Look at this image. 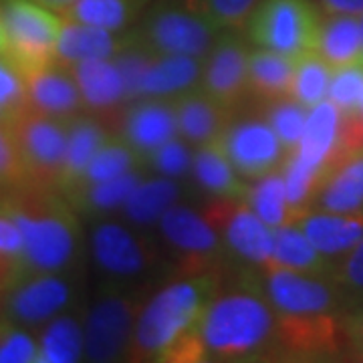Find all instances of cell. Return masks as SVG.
I'll return each instance as SVG.
<instances>
[{
  "label": "cell",
  "instance_id": "6da1fadb",
  "mask_svg": "<svg viewBox=\"0 0 363 363\" xmlns=\"http://www.w3.org/2000/svg\"><path fill=\"white\" fill-rule=\"evenodd\" d=\"M281 313L262 291L214 295L172 362H252L279 355Z\"/></svg>",
  "mask_w": 363,
  "mask_h": 363
},
{
  "label": "cell",
  "instance_id": "7a4b0ae2",
  "mask_svg": "<svg viewBox=\"0 0 363 363\" xmlns=\"http://www.w3.org/2000/svg\"><path fill=\"white\" fill-rule=\"evenodd\" d=\"M214 295V279L202 272L162 286L142 305L128 359L172 362L174 353L190 337Z\"/></svg>",
  "mask_w": 363,
  "mask_h": 363
},
{
  "label": "cell",
  "instance_id": "3957f363",
  "mask_svg": "<svg viewBox=\"0 0 363 363\" xmlns=\"http://www.w3.org/2000/svg\"><path fill=\"white\" fill-rule=\"evenodd\" d=\"M25 240L26 272H65L79 250V222L52 190L25 186L4 198Z\"/></svg>",
  "mask_w": 363,
  "mask_h": 363
},
{
  "label": "cell",
  "instance_id": "277c9868",
  "mask_svg": "<svg viewBox=\"0 0 363 363\" xmlns=\"http://www.w3.org/2000/svg\"><path fill=\"white\" fill-rule=\"evenodd\" d=\"M2 23L6 33L4 55L25 79L57 63V45L63 30V14L39 0H4Z\"/></svg>",
  "mask_w": 363,
  "mask_h": 363
},
{
  "label": "cell",
  "instance_id": "5b68a950",
  "mask_svg": "<svg viewBox=\"0 0 363 363\" xmlns=\"http://www.w3.org/2000/svg\"><path fill=\"white\" fill-rule=\"evenodd\" d=\"M321 21L311 0H260L247 21V33L259 49L298 59L317 49Z\"/></svg>",
  "mask_w": 363,
  "mask_h": 363
},
{
  "label": "cell",
  "instance_id": "8992f818",
  "mask_svg": "<svg viewBox=\"0 0 363 363\" xmlns=\"http://www.w3.org/2000/svg\"><path fill=\"white\" fill-rule=\"evenodd\" d=\"M25 160L28 186L59 190L65 168L69 123L26 107L11 123Z\"/></svg>",
  "mask_w": 363,
  "mask_h": 363
},
{
  "label": "cell",
  "instance_id": "52a82bcc",
  "mask_svg": "<svg viewBox=\"0 0 363 363\" xmlns=\"http://www.w3.org/2000/svg\"><path fill=\"white\" fill-rule=\"evenodd\" d=\"M220 26L196 4H162L150 14L138 39L150 51L204 59L220 37Z\"/></svg>",
  "mask_w": 363,
  "mask_h": 363
},
{
  "label": "cell",
  "instance_id": "ba28073f",
  "mask_svg": "<svg viewBox=\"0 0 363 363\" xmlns=\"http://www.w3.org/2000/svg\"><path fill=\"white\" fill-rule=\"evenodd\" d=\"M140 311V301L131 295L107 293L97 298L83 321V359L93 363H109L130 357L133 329Z\"/></svg>",
  "mask_w": 363,
  "mask_h": 363
},
{
  "label": "cell",
  "instance_id": "9c48e42d",
  "mask_svg": "<svg viewBox=\"0 0 363 363\" xmlns=\"http://www.w3.org/2000/svg\"><path fill=\"white\" fill-rule=\"evenodd\" d=\"M262 295L272 307L285 315H321L333 313L341 305L343 293L327 274H309L267 262Z\"/></svg>",
  "mask_w": 363,
  "mask_h": 363
},
{
  "label": "cell",
  "instance_id": "30bf717a",
  "mask_svg": "<svg viewBox=\"0 0 363 363\" xmlns=\"http://www.w3.org/2000/svg\"><path fill=\"white\" fill-rule=\"evenodd\" d=\"M63 272H25L4 291V319L23 327H40L65 313L73 286Z\"/></svg>",
  "mask_w": 363,
  "mask_h": 363
},
{
  "label": "cell",
  "instance_id": "8fae6325",
  "mask_svg": "<svg viewBox=\"0 0 363 363\" xmlns=\"http://www.w3.org/2000/svg\"><path fill=\"white\" fill-rule=\"evenodd\" d=\"M206 216L220 233L224 245L238 259L259 267L271 262L274 247L272 228L250 208L247 200L218 198L208 208Z\"/></svg>",
  "mask_w": 363,
  "mask_h": 363
},
{
  "label": "cell",
  "instance_id": "7c38bea8",
  "mask_svg": "<svg viewBox=\"0 0 363 363\" xmlns=\"http://www.w3.org/2000/svg\"><path fill=\"white\" fill-rule=\"evenodd\" d=\"M222 143L242 180L257 182L283 168L285 145L269 119H247L228 125L222 133Z\"/></svg>",
  "mask_w": 363,
  "mask_h": 363
},
{
  "label": "cell",
  "instance_id": "4fadbf2b",
  "mask_svg": "<svg viewBox=\"0 0 363 363\" xmlns=\"http://www.w3.org/2000/svg\"><path fill=\"white\" fill-rule=\"evenodd\" d=\"M89 247L97 269L113 281L142 277L154 262L147 242L119 222L97 224L91 233Z\"/></svg>",
  "mask_w": 363,
  "mask_h": 363
},
{
  "label": "cell",
  "instance_id": "5bb4252c",
  "mask_svg": "<svg viewBox=\"0 0 363 363\" xmlns=\"http://www.w3.org/2000/svg\"><path fill=\"white\" fill-rule=\"evenodd\" d=\"M248 59L250 51L242 40L234 35H220L204 57L200 87L226 109H233L250 91Z\"/></svg>",
  "mask_w": 363,
  "mask_h": 363
},
{
  "label": "cell",
  "instance_id": "9a60e30c",
  "mask_svg": "<svg viewBox=\"0 0 363 363\" xmlns=\"http://www.w3.org/2000/svg\"><path fill=\"white\" fill-rule=\"evenodd\" d=\"M160 230L166 242L188 260V267L194 272L208 267L224 242L220 233L208 220L206 214H200L178 202L162 216Z\"/></svg>",
  "mask_w": 363,
  "mask_h": 363
},
{
  "label": "cell",
  "instance_id": "2e32d148",
  "mask_svg": "<svg viewBox=\"0 0 363 363\" xmlns=\"http://www.w3.org/2000/svg\"><path fill=\"white\" fill-rule=\"evenodd\" d=\"M26 97L30 109L67 123L81 116L85 109L73 73L61 63H52L43 71L28 75Z\"/></svg>",
  "mask_w": 363,
  "mask_h": 363
},
{
  "label": "cell",
  "instance_id": "e0dca14e",
  "mask_svg": "<svg viewBox=\"0 0 363 363\" xmlns=\"http://www.w3.org/2000/svg\"><path fill=\"white\" fill-rule=\"evenodd\" d=\"M178 135L180 131L174 99H138L123 121V138L142 157H147L160 145Z\"/></svg>",
  "mask_w": 363,
  "mask_h": 363
},
{
  "label": "cell",
  "instance_id": "ac0fdd59",
  "mask_svg": "<svg viewBox=\"0 0 363 363\" xmlns=\"http://www.w3.org/2000/svg\"><path fill=\"white\" fill-rule=\"evenodd\" d=\"M297 222L331 269L363 238V212L307 210Z\"/></svg>",
  "mask_w": 363,
  "mask_h": 363
},
{
  "label": "cell",
  "instance_id": "d6986e66",
  "mask_svg": "<svg viewBox=\"0 0 363 363\" xmlns=\"http://www.w3.org/2000/svg\"><path fill=\"white\" fill-rule=\"evenodd\" d=\"M313 202L327 212H363V150L331 160Z\"/></svg>",
  "mask_w": 363,
  "mask_h": 363
},
{
  "label": "cell",
  "instance_id": "ffe728a7",
  "mask_svg": "<svg viewBox=\"0 0 363 363\" xmlns=\"http://www.w3.org/2000/svg\"><path fill=\"white\" fill-rule=\"evenodd\" d=\"M204 61L188 55L154 52L142 81V97L176 99L202 85Z\"/></svg>",
  "mask_w": 363,
  "mask_h": 363
},
{
  "label": "cell",
  "instance_id": "44dd1931",
  "mask_svg": "<svg viewBox=\"0 0 363 363\" xmlns=\"http://www.w3.org/2000/svg\"><path fill=\"white\" fill-rule=\"evenodd\" d=\"M174 105L178 117V131L194 147L220 138L228 128L230 109L212 99L202 87L176 97Z\"/></svg>",
  "mask_w": 363,
  "mask_h": 363
},
{
  "label": "cell",
  "instance_id": "7402d4cb",
  "mask_svg": "<svg viewBox=\"0 0 363 363\" xmlns=\"http://www.w3.org/2000/svg\"><path fill=\"white\" fill-rule=\"evenodd\" d=\"M128 43L130 37L123 33L65 18L57 45V63L71 67L87 59H113Z\"/></svg>",
  "mask_w": 363,
  "mask_h": 363
},
{
  "label": "cell",
  "instance_id": "603a6c76",
  "mask_svg": "<svg viewBox=\"0 0 363 363\" xmlns=\"http://www.w3.org/2000/svg\"><path fill=\"white\" fill-rule=\"evenodd\" d=\"M341 128H343V113L331 99L313 105L309 109L303 140L295 150V154L315 168L327 169L331 160L337 156Z\"/></svg>",
  "mask_w": 363,
  "mask_h": 363
},
{
  "label": "cell",
  "instance_id": "cb8c5ba5",
  "mask_svg": "<svg viewBox=\"0 0 363 363\" xmlns=\"http://www.w3.org/2000/svg\"><path fill=\"white\" fill-rule=\"evenodd\" d=\"M85 109L107 111L128 99V89L116 59H87L69 67Z\"/></svg>",
  "mask_w": 363,
  "mask_h": 363
},
{
  "label": "cell",
  "instance_id": "d4e9b609",
  "mask_svg": "<svg viewBox=\"0 0 363 363\" xmlns=\"http://www.w3.org/2000/svg\"><path fill=\"white\" fill-rule=\"evenodd\" d=\"M192 174L196 182L216 198L247 200L248 186L234 168L233 160L222 143V135L196 147Z\"/></svg>",
  "mask_w": 363,
  "mask_h": 363
},
{
  "label": "cell",
  "instance_id": "484cf974",
  "mask_svg": "<svg viewBox=\"0 0 363 363\" xmlns=\"http://www.w3.org/2000/svg\"><path fill=\"white\" fill-rule=\"evenodd\" d=\"M111 138V133L93 117L79 116L69 121V133H67V154L65 168L61 176L59 190L69 196L81 182L83 172L87 169L91 160Z\"/></svg>",
  "mask_w": 363,
  "mask_h": 363
},
{
  "label": "cell",
  "instance_id": "4316f807",
  "mask_svg": "<svg viewBox=\"0 0 363 363\" xmlns=\"http://www.w3.org/2000/svg\"><path fill=\"white\" fill-rule=\"evenodd\" d=\"M315 51L333 71L350 65H363L362 18L350 14L323 16Z\"/></svg>",
  "mask_w": 363,
  "mask_h": 363
},
{
  "label": "cell",
  "instance_id": "83f0119b",
  "mask_svg": "<svg viewBox=\"0 0 363 363\" xmlns=\"http://www.w3.org/2000/svg\"><path fill=\"white\" fill-rule=\"evenodd\" d=\"M297 71V59L269 49L250 51L248 59V81L250 91L269 101L291 97L293 81Z\"/></svg>",
  "mask_w": 363,
  "mask_h": 363
},
{
  "label": "cell",
  "instance_id": "f1b7e54d",
  "mask_svg": "<svg viewBox=\"0 0 363 363\" xmlns=\"http://www.w3.org/2000/svg\"><path fill=\"white\" fill-rule=\"evenodd\" d=\"M272 236H274V247H272L274 264L298 272L331 277V262L315 248L309 236L298 226V222H289L279 228H272Z\"/></svg>",
  "mask_w": 363,
  "mask_h": 363
},
{
  "label": "cell",
  "instance_id": "f546056e",
  "mask_svg": "<svg viewBox=\"0 0 363 363\" xmlns=\"http://www.w3.org/2000/svg\"><path fill=\"white\" fill-rule=\"evenodd\" d=\"M180 198L178 182L160 176L142 180L121 208L123 216L135 226L160 224L162 216L174 206Z\"/></svg>",
  "mask_w": 363,
  "mask_h": 363
},
{
  "label": "cell",
  "instance_id": "4dcf8cb0",
  "mask_svg": "<svg viewBox=\"0 0 363 363\" xmlns=\"http://www.w3.org/2000/svg\"><path fill=\"white\" fill-rule=\"evenodd\" d=\"M39 363H75L83 359V323L73 315L61 313L43 325L39 337Z\"/></svg>",
  "mask_w": 363,
  "mask_h": 363
},
{
  "label": "cell",
  "instance_id": "1f68e13d",
  "mask_svg": "<svg viewBox=\"0 0 363 363\" xmlns=\"http://www.w3.org/2000/svg\"><path fill=\"white\" fill-rule=\"evenodd\" d=\"M143 4L145 0H75L61 14L75 23L123 33L142 13Z\"/></svg>",
  "mask_w": 363,
  "mask_h": 363
},
{
  "label": "cell",
  "instance_id": "d6a6232c",
  "mask_svg": "<svg viewBox=\"0 0 363 363\" xmlns=\"http://www.w3.org/2000/svg\"><path fill=\"white\" fill-rule=\"evenodd\" d=\"M140 160H142V156L133 150V145L123 135L121 138H113L111 135L105 142L104 147L91 160V164L83 172V176H81L79 186L69 196H73L79 190H83L87 186H93L97 182L113 180L117 176H123L128 172L138 169Z\"/></svg>",
  "mask_w": 363,
  "mask_h": 363
},
{
  "label": "cell",
  "instance_id": "836d02e7",
  "mask_svg": "<svg viewBox=\"0 0 363 363\" xmlns=\"http://www.w3.org/2000/svg\"><path fill=\"white\" fill-rule=\"evenodd\" d=\"M247 202L271 228H279L289 222H297L286 198L283 168L248 186Z\"/></svg>",
  "mask_w": 363,
  "mask_h": 363
},
{
  "label": "cell",
  "instance_id": "e575fe53",
  "mask_svg": "<svg viewBox=\"0 0 363 363\" xmlns=\"http://www.w3.org/2000/svg\"><path fill=\"white\" fill-rule=\"evenodd\" d=\"M140 182H142L140 172L133 169V172H128L123 176H117L113 180L97 182L93 186H87V188L79 190L69 198L81 210H87L93 214H105V212L121 210L125 200L130 198Z\"/></svg>",
  "mask_w": 363,
  "mask_h": 363
},
{
  "label": "cell",
  "instance_id": "d590c367",
  "mask_svg": "<svg viewBox=\"0 0 363 363\" xmlns=\"http://www.w3.org/2000/svg\"><path fill=\"white\" fill-rule=\"evenodd\" d=\"M333 77V69L325 63L317 51L307 52L297 59V71L293 81V93L298 104L311 109L313 105L321 104L329 97V85Z\"/></svg>",
  "mask_w": 363,
  "mask_h": 363
},
{
  "label": "cell",
  "instance_id": "8d00e7d4",
  "mask_svg": "<svg viewBox=\"0 0 363 363\" xmlns=\"http://www.w3.org/2000/svg\"><path fill=\"white\" fill-rule=\"evenodd\" d=\"M307 117H309V107L298 104L295 97H285L271 104L267 119L272 125V130L277 131L281 143L285 145L286 154L295 152L298 147L305 133Z\"/></svg>",
  "mask_w": 363,
  "mask_h": 363
},
{
  "label": "cell",
  "instance_id": "74e56055",
  "mask_svg": "<svg viewBox=\"0 0 363 363\" xmlns=\"http://www.w3.org/2000/svg\"><path fill=\"white\" fill-rule=\"evenodd\" d=\"M28 107L26 79L13 61L0 52V123L11 125Z\"/></svg>",
  "mask_w": 363,
  "mask_h": 363
},
{
  "label": "cell",
  "instance_id": "f35d334b",
  "mask_svg": "<svg viewBox=\"0 0 363 363\" xmlns=\"http://www.w3.org/2000/svg\"><path fill=\"white\" fill-rule=\"evenodd\" d=\"M0 363H39V339L33 337L23 325L2 319Z\"/></svg>",
  "mask_w": 363,
  "mask_h": 363
},
{
  "label": "cell",
  "instance_id": "ab89813d",
  "mask_svg": "<svg viewBox=\"0 0 363 363\" xmlns=\"http://www.w3.org/2000/svg\"><path fill=\"white\" fill-rule=\"evenodd\" d=\"M147 162L156 169L160 176H166L172 180L184 178L194 164V152L190 150V143L182 135L169 140L164 145H160L156 152L147 156Z\"/></svg>",
  "mask_w": 363,
  "mask_h": 363
},
{
  "label": "cell",
  "instance_id": "60d3db41",
  "mask_svg": "<svg viewBox=\"0 0 363 363\" xmlns=\"http://www.w3.org/2000/svg\"><path fill=\"white\" fill-rule=\"evenodd\" d=\"M0 184L6 190L28 186L25 160L11 125L6 123H0Z\"/></svg>",
  "mask_w": 363,
  "mask_h": 363
},
{
  "label": "cell",
  "instance_id": "b9f144b4",
  "mask_svg": "<svg viewBox=\"0 0 363 363\" xmlns=\"http://www.w3.org/2000/svg\"><path fill=\"white\" fill-rule=\"evenodd\" d=\"M363 97V65H350L343 69H335L329 97L341 109V113H355L359 111Z\"/></svg>",
  "mask_w": 363,
  "mask_h": 363
},
{
  "label": "cell",
  "instance_id": "7bdbcfd3",
  "mask_svg": "<svg viewBox=\"0 0 363 363\" xmlns=\"http://www.w3.org/2000/svg\"><path fill=\"white\" fill-rule=\"evenodd\" d=\"M259 2L260 0H196L194 4L226 30L247 26V21Z\"/></svg>",
  "mask_w": 363,
  "mask_h": 363
},
{
  "label": "cell",
  "instance_id": "ee69618b",
  "mask_svg": "<svg viewBox=\"0 0 363 363\" xmlns=\"http://www.w3.org/2000/svg\"><path fill=\"white\" fill-rule=\"evenodd\" d=\"M331 279L337 283L345 297L363 301V238L333 264Z\"/></svg>",
  "mask_w": 363,
  "mask_h": 363
},
{
  "label": "cell",
  "instance_id": "f6af8a7d",
  "mask_svg": "<svg viewBox=\"0 0 363 363\" xmlns=\"http://www.w3.org/2000/svg\"><path fill=\"white\" fill-rule=\"evenodd\" d=\"M0 259L14 260L25 267V240L18 224L11 216V212L0 206Z\"/></svg>",
  "mask_w": 363,
  "mask_h": 363
},
{
  "label": "cell",
  "instance_id": "bcb514c9",
  "mask_svg": "<svg viewBox=\"0 0 363 363\" xmlns=\"http://www.w3.org/2000/svg\"><path fill=\"white\" fill-rule=\"evenodd\" d=\"M319 6L325 14L363 16V0H319Z\"/></svg>",
  "mask_w": 363,
  "mask_h": 363
},
{
  "label": "cell",
  "instance_id": "7dc6e473",
  "mask_svg": "<svg viewBox=\"0 0 363 363\" xmlns=\"http://www.w3.org/2000/svg\"><path fill=\"white\" fill-rule=\"evenodd\" d=\"M347 329V335L355 343V350H362L363 347V309L355 311L350 317V321L345 325Z\"/></svg>",
  "mask_w": 363,
  "mask_h": 363
},
{
  "label": "cell",
  "instance_id": "c3c4849f",
  "mask_svg": "<svg viewBox=\"0 0 363 363\" xmlns=\"http://www.w3.org/2000/svg\"><path fill=\"white\" fill-rule=\"evenodd\" d=\"M39 2H43L45 6H49L52 11H57V13H63L75 0H39Z\"/></svg>",
  "mask_w": 363,
  "mask_h": 363
},
{
  "label": "cell",
  "instance_id": "681fc988",
  "mask_svg": "<svg viewBox=\"0 0 363 363\" xmlns=\"http://www.w3.org/2000/svg\"><path fill=\"white\" fill-rule=\"evenodd\" d=\"M6 49V33H4V23H2V11H0V52Z\"/></svg>",
  "mask_w": 363,
  "mask_h": 363
},
{
  "label": "cell",
  "instance_id": "f907efd6",
  "mask_svg": "<svg viewBox=\"0 0 363 363\" xmlns=\"http://www.w3.org/2000/svg\"><path fill=\"white\" fill-rule=\"evenodd\" d=\"M2 192H11V190H6V188H4V186L0 184V206H2V202H4V198L9 196V194H2Z\"/></svg>",
  "mask_w": 363,
  "mask_h": 363
},
{
  "label": "cell",
  "instance_id": "816d5d0a",
  "mask_svg": "<svg viewBox=\"0 0 363 363\" xmlns=\"http://www.w3.org/2000/svg\"><path fill=\"white\" fill-rule=\"evenodd\" d=\"M355 355H357V357H359V359L363 362V347L362 350H355Z\"/></svg>",
  "mask_w": 363,
  "mask_h": 363
},
{
  "label": "cell",
  "instance_id": "f5cc1de1",
  "mask_svg": "<svg viewBox=\"0 0 363 363\" xmlns=\"http://www.w3.org/2000/svg\"><path fill=\"white\" fill-rule=\"evenodd\" d=\"M359 109H362V113H363V97H362V105H359Z\"/></svg>",
  "mask_w": 363,
  "mask_h": 363
},
{
  "label": "cell",
  "instance_id": "db71d44e",
  "mask_svg": "<svg viewBox=\"0 0 363 363\" xmlns=\"http://www.w3.org/2000/svg\"><path fill=\"white\" fill-rule=\"evenodd\" d=\"M362 35H363V16H362Z\"/></svg>",
  "mask_w": 363,
  "mask_h": 363
}]
</instances>
